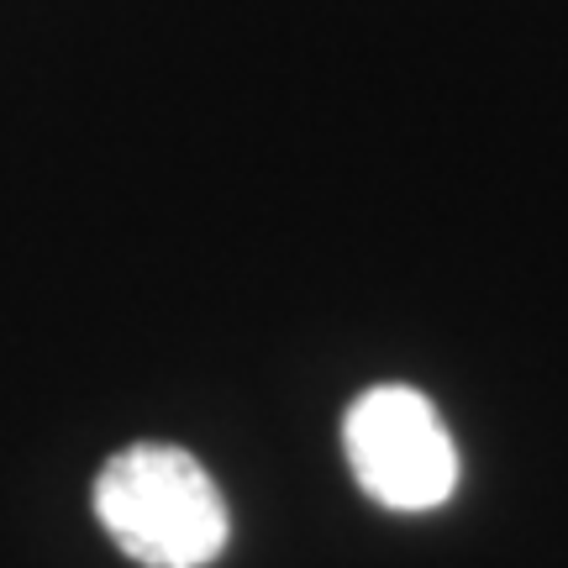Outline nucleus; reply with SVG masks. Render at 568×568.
Instances as JSON below:
<instances>
[{"label": "nucleus", "mask_w": 568, "mask_h": 568, "mask_svg": "<svg viewBox=\"0 0 568 568\" xmlns=\"http://www.w3.org/2000/svg\"><path fill=\"white\" fill-rule=\"evenodd\" d=\"M343 447L364 495L389 510H432L458 489V447L410 385L364 389L343 422Z\"/></svg>", "instance_id": "nucleus-2"}, {"label": "nucleus", "mask_w": 568, "mask_h": 568, "mask_svg": "<svg viewBox=\"0 0 568 568\" xmlns=\"http://www.w3.org/2000/svg\"><path fill=\"white\" fill-rule=\"evenodd\" d=\"M95 516L142 568H205L226 548V500L184 447H122L95 479Z\"/></svg>", "instance_id": "nucleus-1"}]
</instances>
